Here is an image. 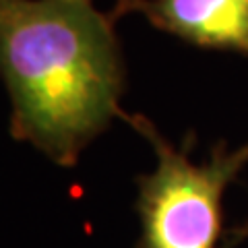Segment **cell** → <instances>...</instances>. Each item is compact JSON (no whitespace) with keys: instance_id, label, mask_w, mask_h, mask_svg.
<instances>
[{"instance_id":"1","label":"cell","mask_w":248,"mask_h":248,"mask_svg":"<svg viewBox=\"0 0 248 248\" xmlns=\"http://www.w3.org/2000/svg\"><path fill=\"white\" fill-rule=\"evenodd\" d=\"M114 21L91 0H0L11 135L58 166H75L122 114L124 62Z\"/></svg>"},{"instance_id":"2","label":"cell","mask_w":248,"mask_h":248,"mask_svg":"<svg viewBox=\"0 0 248 248\" xmlns=\"http://www.w3.org/2000/svg\"><path fill=\"white\" fill-rule=\"evenodd\" d=\"M153 147L155 170L137 178V248H221L223 195L248 166V143L213 147L211 157L190 159V141L174 147L141 114H120Z\"/></svg>"},{"instance_id":"3","label":"cell","mask_w":248,"mask_h":248,"mask_svg":"<svg viewBox=\"0 0 248 248\" xmlns=\"http://www.w3.org/2000/svg\"><path fill=\"white\" fill-rule=\"evenodd\" d=\"M110 15H141L197 48L248 54V0H116Z\"/></svg>"},{"instance_id":"4","label":"cell","mask_w":248,"mask_h":248,"mask_svg":"<svg viewBox=\"0 0 248 248\" xmlns=\"http://www.w3.org/2000/svg\"><path fill=\"white\" fill-rule=\"evenodd\" d=\"M248 238V221L246 223H242V226H238V228H234L232 230V240H230V246H236L240 240H246Z\"/></svg>"}]
</instances>
